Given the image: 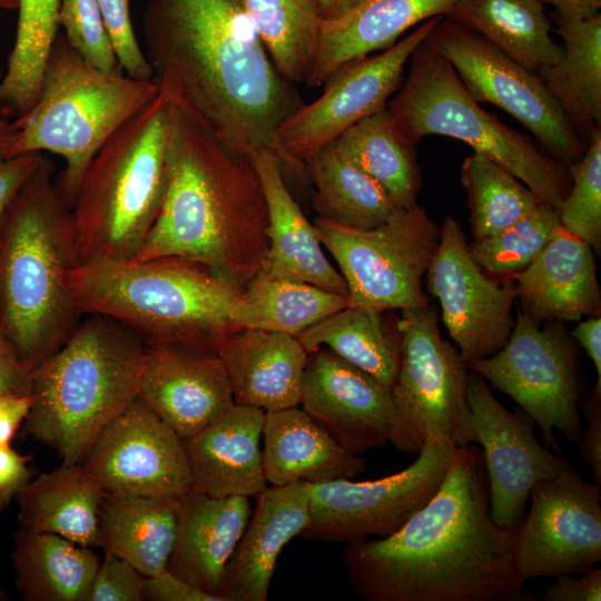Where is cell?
<instances>
[{
  "label": "cell",
  "instance_id": "obj_1",
  "mask_svg": "<svg viewBox=\"0 0 601 601\" xmlns=\"http://www.w3.org/2000/svg\"><path fill=\"white\" fill-rule=\"evenodd\" d=\"M142 27L154 81H169L230 147L250 156L268 150L284 171L306 178L277 137L305 102L275 68L244 0H148Z\"/></svg>",
  "mask_w": 601,
  "mask_h": 601
},
{
  "label": "cell",
  "instance_id": "obj_2",
  "mask_svg": "<svg viewBox=\"0 0 601 601\" xmlns=\"http://www.w3.org/2000/svg\"><path fill=\"white\" fill-rule=\"evenodd\" d=\"M513 532L490 514L482 451L457 446L435 494L397 531L345 544L349 585L365 601H502L523 581Z\"/></svg>",
  "mask_w": 601,
  "mask_h": 601
},
{
  "label": "cell",
  "instance_id": "obj_3",
  "mask_svg": "<svg viewBox=\"0 0 601 601\" xmlns=\"http://www.w3.org/2000/svg\"><path fill=\"white\" fill-rule=\"evenodd\" d=\"M268 211L253 156L220 139L178 105L165 196L130 259L178 257L243 289L265 266Z\"/></svg>",
  "mask_w": 601,
  "mask_h": 601
},
{
  "label": "cell",
  "instance_id": "obj_4",
  "mask_svg": "<svg viewBox=\"0 0 601 601\" xmlns=\"http://www.w3.org/2000/svg\"><path fill=\"white\" fill-rule=\"evenodd\" d=\"M53 175L43 156L0 221V329L30 370L83 317L71 287L80 263L72 210Z\"/></svg>",
  "mask_w": 601,
  "mask_h": 601
},
{
  "label": "cell",
  "instance_id": "obj_5",
  "mask_svg": "<svg viewBox=\"0 0 601 601\" xmlns=\"http://www.w3.org/2000/svg\"><path fill=\"white\" fill-rule=\"evenodd\" d=\"M71 287L83 315L109 317L146 346L218 354L239 331L234 315L242 289L187 259H90L72 270Z\"/></svg>",
  "mask_w": 601,
  "mask_h": 601
},
{
  "label": "cell",
  "instance_id": "obj_6",
  "mask_svg": "<svg viewBox=\"0 0 601 601\" xmlns=\"http://www.w3.org/2000/svg\"><path fill=\"white\" fill-rule=\"evenodd\" d=\"M31 370L24 431L63 464H80L101 428L138 397L146 345L116 321L85 315Z\"/></svg>",
  "mask_w": 601,
  "mask_h": 601
},
{
  "label": "cell",
  "instance_id": "obj_7",
  "mask_svg": "<svg viewBox=\"0 0 601 601\" xmlns=\"http://www.w3.org/2000/svg\"><path fill=\"white\" fill-rule=\"evenodd\" d=\"M127 120L86 169L71 206L80 263L130 259L160 209L179 98L167 80Z\"/></svg>",
  "mask_w": 601,
  "mask_h": 601
},
{
  "label": "cell",
  "instance_id": "obj_8",
  "mask_svg": "<svg viewBox=\"0 0 601 601\" xmlns=\"http://www.w3.org/2000/svg\"><path fill=\"white\" fill-rule=\"evenodd\" d=\"M158 91L154 80L92 66L58 33L35 104L13 121L7 157L43 151L60 156L65 168L56 185L71 207L96 154Z\"/></svg>",
  "mask_w": 601,
  "mask_h": 601
},
{
  "label": "cell",
  "instance_id": "obj_9",
  "mask_svg": "<svg viewBox=\"0 0 601 601\" xmlns=\"http://www.w3.org/2000/svg\"><path fill=\"white\" fill-rule=\"evenodd\" d=\"M427 38L411 55L407 76L385 107L396 130L415 147L427 135L459 139L558 209L571 185L563 164L484 110Z\"/></svg>",
  "mask_w": 601,
  "mask_h": 601
},
{
  "label": "cell",
  "instance_id": "obj_10",
  "mask_svg": "<svg viewBox=\"0 0 601 601\" xmlns=\"http://www.w3.org/2000/svg\"><path fill=\"white\" fill-rule=\"evenodd\" d=\"M314 225L347 284L349 306L404 311L430 305L422 283L439 246L440 226L418 204L396 208L371 229L319 217Z\"/></svg>",
  "mask_w": 601,
  "mask_h": 601
},
{
  "label": "cell",
  "instance_id": "obj_11",
  "mask_svg": "<svg viewBox=\"0 0 601 601\" xmlns=\"http://www.w3.org/2000/svg\"><path fill=\"white\" fill-rule=\"evenodd\" d=\"M401 357L391 393L396 412L392 440L398 451L417 454L431 434L455 446L472 444L466 397L469 366L442 338L434 306L401 311Z\"/></svg>",
  "mask_w": 601,
  "mask_h": 601
},
{
  "label": "cell",
  "instance_id": "obj_12",
  "mask_svg": "<svg viewBox=\"0 0 601 601\" xmlns=\"http://www.w3.org/2000/svg\"><path fill=\"white\" fill-rule=\"evenodd\" d=\"M469 370L510 396L540 427L549 447L560 452L554 430L580 445L579 366L573 343L558 323L542 326L519 307L505 344Z\"/></svg>",
  "mask_w": 601,
  "mask_h": 601
},
{
  "label": "cell",
  "instance_id": "obj_13",
  "mask_svg": "<svg viewBox=\"0 0 601 601\" xmlns=\"http://www.w3.org/2000/svg\"><path fill=\"white\" fill-rule=\"evenodd\" d=\"M456 447L431 434L415 461L394 474L309 484V522L302 535L349 544L394 533L435 494Z\"/></svg>",
  "mask_w": 601,
  "mask_h": 601
},
{
  "label": "cell",
  "instance_id": "obj_14",
  "mask_svg": "<svg viewBox=\"0 0 601 601\" xmlns=\"http://www.w3.org/2000/svg\"><path fill=\"white\" fill-rule=\"evenodd\" d=\"M427 39L450 61L475 101L510 114L561 164L570 166L582 156L587 144L535 71L446 17Z\"/></svg>",
  "mask_w": 601,
  "mask_h": 601
},
{
  "label": "cell",
  "instance_id": "obj_15",
  "mask_svg": "<svg viewBox=\"0 0 601 601\" xmlns=\"http://www.w3.org/2000/svg\"><path fill=\"white\" fill-rule=\"evenodd\" d=\"M526 515L513 532L519 578L584 573L601 561V484L571 465L531 491Z\"/></svg>",
  "mask_w": 601,
  "mask_h": 601
},
{
  "label": "cell",
  "instance_id": "obj_16",
  "mask_svg": "<svg viewBox=\"0 0 601 601\" xmlns=\"http://www.w3.org/2000/svg\"><path fill=\"white\" fill-rule=\"evenodd\" d=\"M441 18L423 21L390 48L336 71L316 100L304 104L278 127V141L287 156L305 170L308 157L385 108L403 82L411 55Z\"/></svg>",
  "mask_w": 601,
  "mask_h": 601
},
{
  "label": "cell",
  "instance_id": "obj_17",
  "mask_svg": "<svg viewBox=\"0 0 601 601\" xmlns=\"http://www.w3.org/2000/svg\"><path fill=\"white\" fill-rule=\"evenodd\" d=\"M425 275L426 288L439 300L442 321L467 366L505 344L514 324V282L494 278L479 266L452 216L440 226L439 246Z\"/></svg>",
  "mask_w": 601,
  "mask_h": 601
},
{
  "label": "cell",
  "instance_id": "obj_18",
  "mask_svg": "<svg viewBox=\"0 0 601 601\" xmlns=\"http://www.w3.org/2000/svg\"><path fill=\"white\" fill-rule=\"evenodd\" d=\"M466 397L471 443L482 446L491 518L499 526L515 531L535 484L571 463L543 446L534 435L533 421L523 412L506 410L486 381L472 371Z\"/></svg>",
  "mask_w": 601,
  "mask_h": 601
},
{
  "label": "cell",
  "instance_id": "obj_19",
  "mask_svg": "<svg viewBox=\"0 0 601 601\" xmlns=\"http://www.w3.org/2000/svg\"><path fill=\"white\" fill-rule=\"evenodd\" d=\"M80 464L106 493L176 500L191 489L183 440L138 397L101 428Z\"/></svg>",
  "mask_w": 601,
  "mask_h": 601
},
{
  "label": "cell",
  "instance_id": "obj_20",
  "mask_svg": "<svg viewBox=\"0 0 601 601\" xmlns=\"http://www.w3.org/2000/svg\"><path fill=\"white\" fill-rule=\"evenodd\" d=\"M299 404L356 455L391 443L396 431L391 390L325 347L308 353Z\"/></svg>",
  "mask_w": 601,
  "mask_h": 601
},
{
  "label": "cell",
  "instance_id": "obj_21",
  "mask_svg": "<svg viewBox=\"0 0 601 601\" xmlns=\"http://www.w3.org/2000/svg\"><path fill=\"white\" fill-rule=\"evenodd\" d=\"M138 398L181 440L234 404L230 383L218 354L179 346H146Z\"/></svg>",
  "mask_w": 601,
  "mask_h": 601
},
{
  "label": "cell",
  "instance_id": "obj_22",
  "mask_svg": "<svg viewBox=\"0 0 601 601\" xmlns=\"http://www.w3.org/2000/svg\"><path fill=\"white\" fill-rule=\"evenodd\" d=\"M309 522V483L266 487L231 555L217 595L221 601H266L279 554Z\"/></svg>",
  "mask_w": 601,
  "mask_h": 601
},
{
  "label": "cell",
  "instance_id": "obj_23",
  "mask_svg": "<svg viewBox=\"0 0 601 601\" xmlns=\"http://www.w3.org/2000/svg\"><path fill=\"white\" fill-rule=\"evenodd\" d=\"M265 412L233 404L183 444L191 489L216 497L257 496L267 487L260 439Z\"/></svg>",
  "mask_w": 601,
  "mask_h": 601
},
{
  "label": "cell",
  "instance_id": "obj_24",
  "mask_svg": "<svg viewBox=\"0 0 601 601\" xmlns=\"http://www.w3.org/2000/svg\"><path fill=\"white\" fill-rule=\"evenodd\" d=\"M250 514L247 496L216 497L190 489L176 500L177 532L167 569L217 595Z\"/></svg>",
  "mask_w": 601,
  "mask_h": 601
},
{
  "label": "cell",
  "instance_id": "obj_25",
  "mask_svg": "<svg viewBox=\"0 0 601 601\" xmlns=\"http://www.w3.org/2000/svg\"><path fill=\"white\" fill-rule=\"evenodd\" d=\"M512 279L519 307L540 323L600 316L601 290L592 248L562 228Z\"/></svg>",
  "mask_w": 601,
  "mask_h": 601
},
{
  "label": "cell",
  "instance_id": "obj_26",
  "mask_svg": "<svg viewBox=\"0 0 601 601\" xmlns=\"http://www.w3.org/2000/svg\"><path fill=\"white\" fill-rule=\"evenodd\" d=\"M218 356L235 404L264 412L299 405L308 353L296 336L239 329L225 342Z\"/></svg>",
  "mask_w": 601,
  "mask_h": 601
},
{
  "label": "cell",
  "instance_id": "obj_27",
  "mask_svg": "<svg viewBox=\"0 0 601 601\" xmlns=\"http://www.w3.org/2000/svg\"><path fill=\"white\" fill-rule=\"evenodd\" d=\"M459 0H362L343 16L323 21L306 83L324 86L339 69L385 50L423 21L445 17Z\"/></svg>",
  "mask_w": 601,
  "mask_h": 601
},
{
  "label": "cell",
  "instance_id": "obj_28",
  "mask_svg": "<svg viewBox=\"0 0 601 601\" xmlns=\"http://www.w3.org/2000/svg\"><path fill=\"white\" fill-rule=\"evenodd\" d=\"M268 211L269 247L265 269L270 275L347 295V284L331 264L312 224L292 196L277 157L264 150L253 156Z\"/></svg>",
  "mask_w": 601,
  "mask_h": 601
},
{
  "label": "cell",
  "instance_id": "obj_29",
  "mask_svg": "<svg viewBox=\"0 0 601 601\" xmlns=\"http://www.w3.org/2000/svg\"><path fill=\"white\" fill-rule=\"evenodd\" d=\"M262 437L263 469L272 485L353 479L366 469L362 455L344 449L298 405L265 412Z\"/></svg>",
  "mask_w": 601,
  "mask_h": 601
},
{
  "label": "cell",
  "instance_id": "obj_30",
  "mask_svg": "<svg viewBox=\"0 0 601 601\" xmlns=\"http://www.w3.org/2000/svg\"><path fill=\"white\" fill-rule=\"evenodd\" d=\"M562 55L536 71L580 138L601 129V13L566 17L553 11Z\"/></svg>",
  "mask_w": 601,
  "mask_h": 601
},
{
  "label": "cell",
  "instance_id": "obj_31",
  "mask_svg": "<svg viewBox=\"0 0 601 601\" xmlns=\"http://www.w3.org/2000/svg\"><path fill=\"white\" fill-rule=\"evenodd\" d=\"M105 491L81 464H61L42 473L16 496L20 525L61 535L83 546H97Z\"/></svg>",
  "mask_w": 601,
  "mask_h": 601
},
{
  "label": "cell",
  "instance_id": "obj_32",
  "mask_svg": "<svg viewBox=\"0 0 601 601\" xmlns=\"http://www.w3.org/2000/svg\"><path fill=\"white\" fill-rule=\"evenodd\" d=\"M176 500L105 492L97 546L125 559L144 577L161 572L175 545Z\"/></svg>",
  "mask_w": 601,
  "mask_h": 601
},
{
  "label": "cell",
  "instance_id": "obj_33",
  "mask_svg": "<svg viewBox=\"0 0 601 601\" xmlns=\"http://www.w3.org/2000/svg\"><path fill=\"white\" fill-rule=\"evenodd\" d=\"M14 584L27 601H86L100 560L91 546L22 525L13 536Z\"/></svg>",
  "mask_w": 601,
  "mask_h": 601
},
{
  "label": "cell",
  "instance_id": "obj_34",
  "mask_svg": "<svg viewBox=\"0 0 601 601\" xmlns=\"http://www.w3.org/2000/svg\"><path fill=\"white\" fill-rule=\"evenodd\" d=\"M307 353L326 347L391 390L401 357L397 319L391 311L347 306L297 336Z\"/></svg>",
  "mask_w": 601,
  "mask_h": 601
},
{
  "label": "cell",
  "instance_id": "obj_35",
  "mask_svg": "<svg viewBox=\"0 0 601 601\" xmlns=\"http://www.w3.org/2000/svg\"><path fill=\"white\" fill-rule=\"evenodd\" d=\"M445 17L535 72L562 55L540 0H459Z\"/></svg>",
  "mask_w": 601,
  "mask_h": 601
},
{
  "label": "cell",
  "instance_id": "obj_36",
  "mask_svg": "<svg viewBox=\"0 0 601 601\" xmlns=\"http://www.w3.org/2000/svg\"><path fill=\"white\" fill-rule=\"evenodd\" d=\"M306 178L315 193L319 218L334 224L371 229L397 208L383 187L332 142L305 160Z\"/></svg>",
  "mask_w": 601,
  "mask_h": 601
},
{
  "label": "cell",
  "instance_id": "obj_37",
  "mask_svg": "<svg viewBox=\"0 0 601 601\" xmlns=\"http://www.w3.org/2000/svg\"><path fill=\"white\" fill-rule=\"evenodd\" d=\"M348 304L347 295L308 283L278 278L260 269L242 289L234 321L238 329L297 336Z\"/></svg>",
  "mask_w": 601,
  "mask_h": 601
},
{
  "label": "cell",
  "instance_id": "obj_38",
  "mask_svg": "<svg viewBox=\"0 0 601 601\" xmlns=\"http://www.w3.org/2000/svg\"><path fill=\"white\" fill-rule=\"evenodd\" d=\"M334 144L383 187L397 208L417 204L422 179L415 146L396 130L385 108L352 126Z\"/></svg>",
  "mask_w": 601,
  "mask_h": 601
},
{
  "label": "cell",
  "instance_id": "obj_39",
  "mask_svg": "<svg viewBox=\"0 0 601 601\" xmlns=\"http://www.w3.org/2000/svg\"><path fill=\"white\" fill-rule=\"evenodd\" d=\"M244 4L277 71L294 85L306 83L324 21L317 0H244Z\"/></svg>",
  "mask_w": 601,
  "mask_h": 601
},
{
  "label": "cell",
  "instance_id": "obj_40",
  "mask_svg": "<svg viewBox=\"0 0 601 601\" xmlns=\"http://www.w3.org/2000/svg\"><path fill=\"white\" fill-rule=\"evenodd\" d=\"M60 0H18L13 47L0 81L1 105L17 118L35 104L58 35Z\"/></svg>",
  "mask_w": 601,
  "mask_h": 601
},
{
  "label": "cell",
  "instance_id": "obj_41",
  "mask_svg": "<svg viewBox=\"0 0 601 601\" xmlns=\"http://www.w3.org/2000/svg\"><path fill=\"white\" fill-rule=\"evenodd\" d=\"M460 178L474 240L504 230L543 203L508 169L475 152L464 159Z\"/></svg>",
  "mask_w": 601,
  "mask_h": 601
},
{
  "label": "cell",
  "instance_id": "obj_42",
  "mask_svg": "<svg viewBox=\"0 0 601 601\" xmlns=\"http://www.w3.org/2000/svg\"><path fill=\"white\" fill-rule=\"evenodd\" d=\"M562 228L558 209L540 203L504 230L469 244L479 266L504 280L525 269Z\"/></svg>",
  "mask_w": 601,
  "mask_h": 601
},
{
  "label": "cell",
  "instance_id": "obj_43",
  "mask_svg": "<svg viewBox=\"0 0 601 601\" xmlns=\"http://www.w3.org/2000/svg\"><path fill=\"white\" fill-rule=\"evenodd\" d=\"M568 195L558 208L562 229L601 250V129L572 165Z\"/></svg>",
  "mask_w": 601,
  "mask_h": 601
},
{
  "label": "cell",
  "instance_id": "obj_44",
  "mask_svg": "<svg viewBox=\"0 0 601 601\" xmlns=\"http://www.w3.org/2000/svg\"><path fill=\"white\" fill-rule=\"evenodd\" d=\"M58 23L67 42L86 61L107 72L122 71L97 0H60Z\"/></svg>",
  "mask_w": 601,
  "mask_h": 601
},
{
  "label": "cell",
  "instance_id": "obj_45",
  "mask_svg": "<svg viewBox=\"0 0 601 601\" xmlns=\"http://www.w3.org/2000/svg\"><path fill=\"white\" fill-rule=\"evenodd\" d=\"M120 69L138 80H152L154 71L135 35L130 0H97Z\"/></svg>",
  "mask_w": 601,
  "mask_h": 601
},
{
  "label": "cell",
  "instance_id": "obj_46",
  "mask_svg": "<svg viewBox=\"0 0 601 601\" xmlns=\"http://www.w3.org/2000/svg\"><path fill=\"white\" fill-rule=\"evenodd\" d=\"M144 578L125 559L105 553L86 601H142Z\"/></svg>",
  "mask_w": 601,
  "mask_h": 601
},
{
  "label": "cell",
  "instance_id": "obj_47",
  "mask_svg": "<svg viewBox=\"0 0 601 601\" xmlns=\"http://www.w3.org/2000/svg\"><path fill=\"white\" fill-rule=\"evenodd\" d=\"M144 595L145 600L150 601H221L219 597L184 581L168 569L144 578Z\"/></svg>",
  "mask_w": 601,
  "mask_h": 601
},
{
  "label": "cell",
  "instance_id": "obj_48",
  "mask_svg": "<svg viewBox=\"0 0 601 601\" xmlns=\"http://www.w3.org/2000/svg\"><path fill=\"white\" fill-rule=\"evenodd\" d=\"M43 159L42 154L0 158V221L19 190Z\"/></svg>",
  "mask_w": 601,
  "mask_h": 601
},
{
  "label": "cell",
  "instance_id": "obj_49",
  "mask_svg": "<svg viewBox=\"0 0 601 601\" xmlns=\"http://www.w3.org/2000/svg\"><path fill=\"white\" fill-rule=\"evenodd\" d=\"M580 578L570 574L554 577L543 594L545 601H600L601 569L592 568Z\"/></svg>",
  "mask_w": 601,
  "mask_h": 601
},
{
  "label": "cell",
  "instance_id": "obj_50",
  "mask_svg": "<svg viewBox=\"0 0 601 601\" xmlns=\"http://www.w3.org/2000/svg\"><path fill=\"white\" fill-rule=\"evenodd\" d=\"M30 455H23L10 445H0V511L27 485L31 479L28 462Z\"/></svg>",
  "mask_w": 601,
  "mask_h": 601
},
{
  "label": "cell",
  "instance_id": "obj_51",
  "mask_svg": "<svg viewBox=\"0 0 601 601\" xmlns=\"http://www.w3.org/2000/svg\"><path fill=\"white\" fill-rule=\"evenodd\" d=\"M588 425L582 433L580 455L591 467L594 482L601 484V391L594 387L587 402Z\"/></svg>",
  "mask_w": 601,
  "mask_h": 601
},
{
  "label": "cell",
  "instance_id": "obj_52",
  "mask_svg": "<svg viewBox=\"0 0 601 601\" xmlns=\"http://www.w3.org/2000/svg\"><path fill=\"white\" fill-rule=\"evenodd\" d=\"M31 370L0 329V394L30 395Z\"/></svg>",
  "mask_w": 601,
  "mask_h": 601
},
{
  "label": "cell",
  "instance_id": "obj_53",
  "mask_svg": "<svg viewBox=\"0 0 601 601\" xmlns=\"http://www.w3.org/2000/svg\"><path fill=\"white\" fill-rule=\"evenodd\" d=\"M30 406V395L0 394V445H10Z\"/></svg>",
  "mask_w": 601,
  "mask_h": 601
},
{
  "label": "cell",
  "instance_id": "obj_54",
  "mask_svg": "<svg viewBox=\"0 0 601 601\" xmlns=\"http://www.w3.org/2000/svg\"><path fill=\"white\" fill-rule=\"evenodd\" d=\"M572 335L593 362L598 376L594 388L601 391V317L591 316L580 322Z\"/></svg>",
  "mask_w": 601,
  "mask_h": 601
},
{
  "label": "cell",
  "instance_id": "obj_55",
  "mask_svg": "<svg viewBox=\"0 0 601 601\" xmlns=\"http://www.w3.org/2000/svg\"><path fill=\"white\" fill-rule=\"evenodd\" d=\"M554 7V12L566 17H590L600 12L601 0H540Z\"/></svg>",
  "mask_w": 601,
  "mask_h": 601
},
{
  "label": "cell",
  "instance_id": "obj_56",
  "mask_svg": "<svg viewBox=\"0 0 601 601\" xmlns=\"http://www.w3.org/2000/svg\"><path fill=\"white\" fill-rule=\"evenodd\" d=\"M359 1L362 0H317L324 21L334 20L343 16Z\"/></svg>",
  "mask_w": 601,
  "mask_h": 601
},
{
  "label": "cell",
  "instance_id": "obj_57",
  "mask_svg": "<svg viewBox=\"0 0 601 601\" xmlns=\"http://www.w3.org/2000/svg\"><path fill=\"white\" fill-rule=\"evenodd\" d=\"M3 76V69L0 66V81ZM1 100H0V158L7 157V152L12 142L14 136L13 122L7 121L1 115Z\"/></svg>",
  "mask_w": 601,
  "mask_h": 601
},
{
  "label": "cell",
  "instance_id": "obj_58",
  "mask_svg": "<svg viewBox=\"0 0 601 601\" xmlns=\"http://www.w3.org/2000/svg\"><path fill=\"white\" fill-rule=\"evenodd\" d=\"M18 8V0H0V10H11Z\"/></svg>",
  "mask_w": 601,
  "mask_h": 601
},
{
  "label": "cell",
  "instance_id": "obj_59",
  "mask_svg": "<svg viewBox=\"0 0 601 601\" xmlns=\"http://www.w3.org/2000/svg\"><path fill=\"white\" fill-rule=\"evenodd\" d=\"M8 599V593L0 589V601H6Z\"/></svg>",
  "mask_w": 601,
  "mask_h": 601
}]
</instances>
